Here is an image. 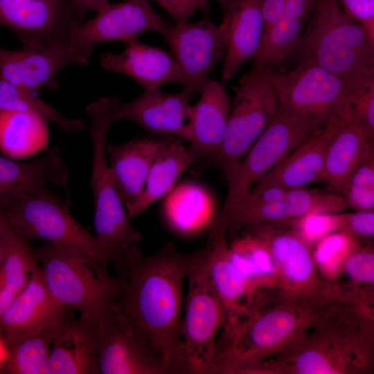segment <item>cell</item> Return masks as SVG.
<instances>
[{
	"label": "cell",
	"instance_id": "obj_1",
	"mask_svg": "<svg viewBox=\"0 0 374 374\" xmlns=\"http://www.w3.org/2000/svg\"><path fill=\"white\" fill-rule=\"evenodd\" d=\"M204 253V248L181 253L168 242L143 256L135 246L116 265L125 286L113 313L174 374L188 373L181 337L183 285Z\"/></svg>",
	"mask_w": 374,
	"mask_h": 374
},
{
	"label": "cell",
	"instance_id": "obj_2",
	"mask_svg": "<svg viewBox=\"0 0 374 374\" xmlns=\"http://www.w3.org/2000/svg\"><path fill=\"white\" fill-rule=\"evenodd\" d=\"M374 367V311L335 300L294 341L251 374H366Z\"/></svg>",
	"mask_w": 374,
	"mask_h": 374
},
{
	"label": "cell",
	"instance_id": "obj_3",
	"mask_svg": "<svg viewBox=\"0 0 374 374\" xmlns=\"http://www.w3.org/2000/svg\"><path fill=\"white\" fill-rule=\"evenodd\" d=\"M335 300L282 299L254 307L217 341L213 374H250L294 341Z\"/></svg>",
	"mask_w": 374,
	"mask_h": 374
},
{
	"label": "cell",
	"instance_id": "obj_4",
	"mask_svg": "<svg viewBox=\"0 0 374 374\" xmlns=\"http://www.w3.org/2000/svg\"><path fill=\"white\" fill-rule=\"evenodd\" d=\"M45 284L60 305L80 312V319L95 327L112 312L122 294L125 278L76 249L49 242L35 252Z\"/></svg>",
	"mask_w": 374,
	"mask_h": 374
},
{
	"label": "cell",
	"instance_id": "obj_5",
	"mask_svg": "<svg viewBox=\"0 0 374 374\" xmlns=\"http://www.w3.org/2000/svg\"><path fill=\"white\" fill-rule=\"evenodd\" d=\"M292 54L299 64L315 65L353 77L374 75V45L338 0H317Z\"/></svg>",
	"mask_w": 374,
	"mask_h": 374
},
{
	"label": "cell",
	"instance_id": "obj_6",
	"mask_svg": "<svg viewBox=\"0 0 374 374\" xmlns=\"http://www.w3.org/2000/svg\"><path fill=\"white\" fill-rule=\"evenodd\" d=\"M116 99L102 98L87 108L90 118L93 159L91 186L94 199V228L98 243L112 252L116 261L123 258L141 234L131 224L125 206L114 186L106 154V135L110 125L118 121Z\"/></svg>",
	"mask_w": 374,
	"mask_h": 374
},
{
	"label": "cell",
	"instance_id": "obj_7",
	"mask_svg": "<svg viewBox=\"0 0 374 374\" xmlns=\"http://www.w3.org/2000/svg\"><path fill=\"white\" fill-rule=\"evenodd\" d=\"M274 70V66L253 62L251 70L242 76L234 87L235 98L221 148L211 161L195 166V174L220 168L228 187L233 184L242 158L278 109L271 82Z\"/></svg>",
	"mask_w": 374,
	"mask_h": 374
},
{
	"label": "cell",
	"instance_id": "obj_8",
	"mask_svg": "<svg viewBox=\"0 0 374 374\" xmlns=\"http://www.w3.org/2000/svg\"><path fill=\"white\" fill-rule=\"evenodd\" d=\"M8 222L26 238L76 249L105 267L116 260L71 215L69 204L62 202L49 189L18 195L0 204Z\"/></svg>",
	"mask_w": 374,
	"mask_h": 374
},
{
	"label": "cell",
	"instance_id": "obj_9",
	"mask_svg": "<svg viewBox=\"0 0 374 374\" xmlns=\"http://www.w3.org/2000/svg\"><path fill=\"white\" fill-rule=\"evenodd\" d=\"M373 77L347 76L299 64L286 73L274 70L271 82L281 108L323 125L332 116L350 112L355 96Z\"/></svg>",
	"mask_w": 374,
	"mask_h": 374
},
{
	"label": "cell",
	"instance_id": "obj_10",
	"mask_svg": "<svg viewBox=\"0 0 374 374\" xmlns=\"http://www.w3.org/2000/svg\"><path fill=\"white\" fill-rule=\"evenodd\" d=\"M322 125L278 105L274 118L242 158L235 179L228 187L224 207L213 223L222 226L252 185Z\"/></svg>",
	"mask_w": 374,
	"mask_h": 374
},
{
	"label": "cell",
	"instance_id": "obj_11",
	"mask_svg": "<svg viewBox=\"0 0 374 374\" xmlns=\"http://www.w3.org/2000/svg\"><path fill=\"white\" fill-rule=\"evenodd\" d=\"M204 250L202 260L188 277L181 323L186 367L191 374H212L216 335L224 326L223 308L211 282Z\"/></svg>",
	"mask_w": 374,
	"mask_h": 374
},
{
	"label": "cell",
	"instance_id": "obj_12",
	"mask_svg": "<svg viewBox=\"0 0 374 374\" xmlns=\"http://www.w3.org/2000/svg\"><path fill=\"white\" fill-rule=\"evenodd\" d=\"M247 227L250 233L265 242L275 260L280 278L279 298L341 299L333 285L320 276L312 247L292 228L283 229L275 223Z\"/></svg>",
	"mask_w": 374,
	"mask_h": 374
},
{
	"label": "cell",
	"instance_id": "obj_13",
	"mask_svg": "<svg viewBox=\"0 0 374 374\" xmlns=\"http://www.w3.org/2000/svg\"><path fill=\"white\" fill-rule=\"evenodd\" d=\"M82 20L72 0H0V25L15 33L25 48H69Z\"/></svg>",
	"mask_w": 374,
	"mask_h": 374
},
{
	"label": "cell",
	"instance_id": "obj_14",
	"mask_svg": "<svg viewBox=\"0 0 374 374\" xmlns=\"http://www.w3.org/2000/svg\"><path fill=\"white\" fill-rule=\"evenodd\" d=\"M183 76L181 93L189 100L211 80L210 71L224 57L226 30L206 14L194 23H175L162 34Z\"/></svg>",
	"mask_w": 374,
	"mask_h": 374
},
{
	"label": "cell",
	"instance_id": "obj_15",
	"mask_svg": "<svg viewBox=\"0 0 374 374\" xmlns=\"http://www.w3.org/2000/svg\"><path fill=\"white\" fill-rule=\"evenodd\" d=\"M168 24L154 10L149 0H125L109 3L73 31L69 48L89 64L97 43L120 41L124 44L137 40L148 31L163 34Z\"/></svg>",
	"mask_w": 374,
	"mask_h": 374
},
{
	"label": "cell",
	"instance_id": "obj_16",
	"mask_svg": "<svg viewBox=\"0 0 374 374\" xmlns=\"http://www.w3.org/2000/svg\"><path fill=\"white\" fill-rule=\"evenodd\" d=\"M350 114L348 112L330 117L251 188L277 186L290 189L321 181L328 145L337 130L351 120Z\"/></svg>",
	"mask_w": 374,
	"mask_h": 374
},
{
	"label": "cell",
	"instance_id": "obj_17",
	"mask_svg": "<svg viewBox=\"0 0 374 374\" xmlns=\"http://www.w3.org/2000/svg\"><path fill=\"white\" fill-rule=\"evenodd\" d=\"M96 371L101 374L172 373L113 312L98 328Z\"/></svg>",
	"mask_w": 374,
	"mask_h": 374
},
{
	"label": "cell",
	"instance_id": "obj_18",
	"mask_svg": "<svg viewBox=\"0 0 374 374\" xmlns=\"http://www.w3.org/2000/svg\"><path fill=\"white\" fill-rule=\"evenodd\" d=\"M87 66L69 48L46 46L23 47L8 50L0 46V79L34 94L46 87L57 88V73L69 64Z\"/></svg>",
	"mask_w": 374,
	"mask_h": 374
},
{
	"label": "cell",
	"instance_id": "obj_19",
	"mask_svg": "<svg viewBox=\"0 0 374 374\" xmlns=\"http://www.w3.org/2000/svg\"><path fill=\"white\" fill-rule=\"evenodd\" d=\"M181 92L166 93L159 89L144 91L127 103L116 100L115 110L119 120L136 123L157 134L181 140L192 139V106Z\"/></svg>",
	"mask_w": 374,
	"mask_h": 374
},
{
	"label": "cell",
	"instance_id": "obj_20",
	"mask_svg": "<svg viewBox=\"0 0 374 374\" xmlns=\"http://www.w3.org/2000/svg\"><path fill=\"white\" fill-rule=\"evenodd\" d=\"M204 248L211 282L224 311L223 333H228L249 315L253 305L245 283L231 262L225 228L211 224Z\"/></svg>",
	"mask_w": 374,
	"mask_h": 374
},
{
	"label": "cell",
	"instance_id": "obj_21",
	"mask_svg": "<svg viewBox=\"0 0 374 374\" xmlns=\"http://www.w3.org/2000/svg\"><path fill=\"white\" fill-rule=\"evenodd\" d=\"M263 0H230L222 6L226 30V46L222 71L228 80L247 62L255 59L261 44L264 22Z\"/></svg>",
	"mask_w": 374,
	"mask_h": 374
},
{
	"label": "cell",
	"instance_id": "obj_22",
	"mask_svg": "<svg viewBox=\"0 0 374 374\" xmlns=\"http://www.w3.org/2000/svg\"><path fill=\"white\" fill-rule=\"evenodd\" d=\"M231 104L224 84L211 80L192 106V139L188 150L193 165L199 166L218 154L225 135Z\"/></svg>",
	"mask_w": 374,
	"mask_h": 374
},
{
	"label": "cell",
	"instance_id": "obj_23",
	"mask_svg": "<svg viewBox=\"0 0 374 374\" xmlns=\"http://www.w3.org/2000/svg\"><path fill=\"white\" fill-rule=\"evenodd\" d=\"M125 45V48L121 53L101 54L100 64L108 71L131 77L144 91L159 89L163 84L169 82L182 84L181 69L168 52L138 39Z\"/></svg>",
	"mask_w": 374,
	"mask_h": 374
},
{
	"label": "cell",
	"instance_id": "obj_24",
	"mask_svg": "<svg viewBox=\"0 0 374 374\" xmlns=\"http://www.w3.org/2000/svg\"><path fill=\"white\" fill-rule=\"evenodd\" d=\"M346 208L338 193L305 187L290 188L280 199L231 219L226 233L252 224L285 222L311 213H339Z\"/></svg>",
	"mask_w": 374,
	"mask_h": 374
},
{
	"label": "cell",
	"instance_id": "obj_25",
	"mask_svg": "<svg viewBox=\"0 0 374 374\" xmlns=\"http://www.w3.org/2000/svg\"><path fill=\"white\" fill-rule=\"evenodd\" d=\"M164 139H138L124 144L106 143L109 170L126 211L140 197Z\"/></svg>",
	"mask_w": 374,
	"mask_h": 374
},
{
	"label": "cell",
	"instance_id": "obj_26",
	"mask_svg": "<svg viewBox=\"0 0 374 374\" xmlns=\"http://www.w3.org/2000/svg\"><path fill=\"white\" fill-rule=\"evenodd\" d=\"M98 328L66 314L53 341L46 374L97 373Z\"/></svg>",
	"mask_w": 374,
	"mask_h": 374
},
{
	"label": "cell",
	"instance_id": "obj_27",
	"mask_svg": "<svg viewBox=\"0 0 374 374\" xmlns=\"http://www.w3.org/2000/svg\"><path fill=\"white\" fill-rule=\"evenodd\" d=\"M69 310L51 295L39 265L24 290L3 313L0 328L8 341L60 317Z\"/></svg>",
	"mask_w": 374,
	"mask_h": 374
},
{
	"label": "cell",
	"instance_id": "obj_28",
	"mask_svg": "<svg viewBox=\"0 0 374 374\" xmlns=\"http://www.w3.org/2000/svg\"><path fill=\"white\" fill-rule=\"evenodd\" d=\"M68 180V166L58 150L28 162L0 155V204L18 195L46 190L48 184L65 186Z\"/></svg>",
	"mask_w": 374,
	"mask_h": 374
},
{
	"label": "cell",
	"instance_id": "obj_29",
	"mask_svg": "<svg viewBox=\"0 0 374 374\" xmlns=\"http://www.w3.org/2000/svg\"><path fill=\"white\" fill-rule=\"evenodd\" d=\"M229 250L231 262L245 283L253 305L267 301L265 290L279 292L277 265L262 239L249 233L236 239Z\"/></svg>",
	"mask_w": 374,
	"mask_h": 374
},
{
	"label": "cell",
	"instance_id": "obj_30",
	"mask_svg": "<svg viewBox=\"0 0 374 374\" xmlns=\"http://www.w3.org/2000/svg\"><path fill=\"white\" fill-rule=\"evenodd\" d=\"M193 163L188 148L181 139L170 136L165 138L150 168L140 197L126 211L129 218L136 217L168 193L181 173Z\"/></svg>",
	"mask_w": 374,
	"mask_h": 374
},
{
	"label": "cell",
	"instance_id": "obj_31",
	"mask_svg": "<svg viewBox=\"0 0 374 374\" xmlns=\"http://www.w3.org/2000/svg\"><path fill=\"white\" fill-rule=\"evenodd\" d=\"M317 0H287L281 17L264 33L254 63L274 66L294 52Z\"/></svg>",
	"mask_w": 374,
	"mask_h": 374
},
{
	"label": "cell",
	"instance_id": "obj_32",
	"mask_svg": "<svg viewBox=\"0 0 374 374\" xmlns=\"http://www.w3.org/2000/svg\"><path fill=\"white\" fill-rule=\"evenodd\" d=\"M373 148V141L351 120L344 123L332 138L326 152L321 181L329 191L339 194L357 164Z\"/></svg>",
	"mask_w": 374,
	"mask_h": 374
},
{
	"label": "cell",
	"instance_id": "obj_33",
	"mask_svg": "<svg viewBox=\"0 0 374 374\" xmlns=\"http://www.w3.org/2000/svg\"><path fill=\"white\" fill-rule=\"evenodd\" d=\"M47 121L34 112L0 111V152L17 159L42 151L48 142Z\"/></svg>",
	"mask_w": 374,
	"mask_h": 374
},
{
	"label": "cell",
	"instance_id": "obj_34",
	"mask_svg": "<svg viewBox=\"0 0 374 374\" xmlns=\"http://www.w3.org/2000/svg\"><path fill=\"white\" fill-rule=\"evenodd\" d=\"M60 317L6 341L9 359L0 370L9 374H46L51 348Z\"/></svg>",
	"mask_w": 374,
	"mask_h": 374
},
{
	"label": "cell",
	"instance_id": "obj_35",
	"mask_svg": "<svg viewBox=\"0 0 374 374\" xmlns=\"http://www.w3.org/2000/svg\"><path fill=\"white\" fill-rule=\"evenodd\" d=\"M38 265L27 238L13 228L8 253L0 269V319Z\"/></svg>",
	"mask_w": 374,
	"mask_h": 374
},
{
	"label": "cell",
	"instance_id": "obj_36",
	"mask_svg": "<svg viewBox=\"0 0 374 374\" xmlns=\"http://www.w3.org/2000/svg\"><path fill=\"white\" fill-rule=\"evenodd\" d=\"M340 276L348 278L347 283L334 284L346 299L373 306L374 251L370 244L359 246L348 256Z\"/></svg>",
	"mask_w": 374,
	"mask_h": 374
},
{
	"label": "cell",
	"instance_id": "obj_37",
	"mask_svg": "<svg viewBox=\"0 0 374 374\" xmlns=\"http://www.w3.org/2000/svg\"><path fill=\"white\" fill-rule=\"evenodd\" d=\"M0 111L34 112L48 121L55 123L66 133L84 132L87 129L82 120L69 118L43 101L38 94L30 93L0 79Z\"/></svg>",
	"mask_w": 374,
	"mask_h": 374
},
{
	"label": "cell",
	"instance_id": "obj_38",
	"mask_svg": "<svg viewBox=\"0 0 374 374\" xmlns=\"http://www.w3.org/2000/svg\"><path fill=\"white\" fill-rule=\"evenodd\" d=\"M361 245L359 240L342 230L317 241L312 247V255L321 278L329 283L335 282L346 259Z\"/></svg>",
	"mask_w": 374,
	"mask_h": 374
},
{
	"label": "cell",
	"instance_id": "obj_39",
	"mask_svg": "<svg viewBox=\"0 0 374 374\" xmlns=\"http://www.w3.org/2000/svg\"><path fill=\"white\" fill-rule=\"evenodd\" d=\"M346 207L355 211L374 209V152L364 156L339 192Z\"/></svg>",
	"mask_w": 374,
	"mask_h": 374
},
{
	"label": "cell",
	"instance_id": "obj_40",
	"mask_svg": "<svg viewBox=\"0 0 374 374\" xmlns=\"http://www.w3.org/2000/svg\"><path fill=\"white\" fill-rule=\"evenodd\" d=\"M292 229L311 247L324 236L341 229L340 212H317L290 220Z\"/></svg>",
	"mask_w": 374,
	"mask_h": 374
},
{
	"label": "cell",
	"instance_id": "obj_41",
	"mask_svg": "<svg viewBox=\"0 0 374 374\" xmlns=\"http://www.w3.org/2000/svg\"><path fill=\"white\" fill-rule=\"evenodd\" d=\"M351 121L373 141L374 139V77L363 86L350 108Z\"/></svg>",
	"mask_w": 374,
	"mask_h": 374
},
{
	"label": "cell",
	"instance_id": "obj_42",
	"mask_svg": "<svg viewBox=\"0 0 374 374\" xmlns=\"http://www.w3.org/2000/svg\"><path fill=\"white\" fill-rule=\"evenodd\" d=\"M344 12L362 27L374 45V0H338Z\"/></svg>",
	"mask_w": 374,
	"mask_h": 374
},
{
	"label": "cell",
	"instance_id": "obj_43",
	"mask_svg": "<svg viewBox=\"0 0 374 374\" xmlns=\"http://www.w3.org/2000/svg\"><path fill=\"white\" fill-rule=\"evenodd\" d=\"M341 229L357 240L373 238L374 235V210L341 213Z\"/></svg>",
	"mask_w": 374,
	"mask_h": 374
},
{
	"label": "cell",
	"instance_id": "obj_44",
	"mask_svg": "<svg viewBox=\"0 0 374 374\" xmlns=\"http://www.w3.org/2000/svg\"><path fill=\"white\" fill-rule=\"evenodd\" d=\"M175 20V23L188 22L194 13L201 10L208 13L210 0H155Z\"/></svg>",
	"mask_w": 374,
	"mask_h": 374
},
{
	"label": "cell",
	"instance_id": "obj_45",
	"mask_svg": "<svg viewBox=\"0 0 374 374\" xmlns=\"http://www.w3.org/2000/svg\"><path fill=\"white\" fill-rule=\"evenodd\" d=\"M287 0H263L262 17L264 22V33L281 17Z\"/></svg>",
	"mask_w": 374,
	"mask_h": 374
},
{
	"label": "cell",
	"instance_id": "obj_46",
	"mask_svg": "<svg viewBox=\"0 0 374 374\" xmlns=\"http://www.w3.org/2000/svg\"><path fill=\"white\" fill-rule=\"evenodd\" d=\"M12 232L13 227L8 222L0 209V269L8 256Z\"/></svg>",
	"mask_w": 374,
	"mask_h": 374
},
{
	"label": "cell",
	"instance_id": "obj_47",
	"mask_svg": "<svg viewBox=\"0 0 374 374\" xmlns=\"http://www.w3.org/2000/svg\"><path fill=\"white\" fill-rule=\"evenodd\" d=\"M72 2L83 19L87 12H98L110 3L109 0H72Z\"/></svg>",
	"mask_w": 374,
	"mask_h": 374
},
{
	"label": "cell",
	"instance_id": "obj_48",
	"mask_svg": "<svg viewBox=\"0 0 374 374\" xmlns=\"http://www.w3.org/2000/svg\"><path fill=\"white\" fill-rule=\"evenodd\" d=\"M9 356L10 353L7 344L4 338L0 336V370L8 360Z\"/></svg>",
	"mask_w": 374,
	"mask_h": 374
},
{
	"label": "cell",
	"instance_id": "obj_49",
	"mask_svg": "<svg viewBox=\"0 0 374 374\" xmlns=\"http://www.w3.org/2000/svg\"><path fill=\"white\" fill-rule=\"evenodd\" d=\"M216 1L219 3L220 6L222 7V6H224L230 0H216Z\"/></svg>",
	"mask_w": 374,
	"mask_h": 374
}]
</instances>
